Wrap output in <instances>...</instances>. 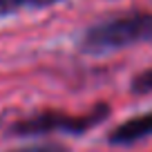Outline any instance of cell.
<instances>
[{
    "label": "cell",
    "mask_w": 152,
    "mask_h": 152,
    "mask_svg": "<svg viewBox=\"0 0 152 152\" xmlns=\"http://www.w3.org/2000/svg\"><path fill=\"white\" fill-rule=\"evenodd\" d=\"M139 43H152V14L148 11L116 16L87 27L81 38V49L87 54H107Z\"/></svg>",
    "instance_id": "6da1fadb"
},
{
    "label": "cell",
    "mask_w": 152,
    "mask_h": 152,
    "mask_svg": "<svg viewBox=\"0 0 152 152\" xmlns=\"http://www.w3.org/2000/svg\"><path fill=\"white\" fill-rule=\"evenodd\" d=\"M132 92L134 94H152V69H145L132 78Z\"/></svg>",
    "instance_id": "5b68a950"
},
{
    "label": "cell",
    "mask_w": 152,
    "mask_h": 152,
    "mask_svg": "<svg viewBox=\"0 0 152 152\" xmlns=\"http://www.w3.org/2000/svg\"><path fill=\"white\" fill-rule=\"evenodd\" d=\"M107 105L99 103L94 110L85 114H69L61 110H36L31 114L18 116L7 125L11 134L20 137H34V134H49V132H67V134H81L85 130L99 125L107 116Z\"/></svg>",
    "instance_id": "7a4b0ae2"
},
{
    "label": "cell",
    "mask_w": 152,
    "mask_h": 152,
    "mask_svg": "<svg viewBox=\"0 0 152 152\" xmlns=\"http://www.w3.org/2000/svg\"><path fill=\"white\" fill-rule=\"evenodd\" d=\"M150 137H152V112H145L119 123L107 134V141L112 145H130V143H137L141 139H150Z\"/></svg>",
    "instance_id": "3957f363"
},
{
    "label": "cell",
    "mask_w": 152,
    "mask_h": 152,
    "mask_svg": "<svg viewBox=\"0 0 152 152\" xmlns=\"http://www.w3.org/2000/svg\"><path fill=\"white\" fill-rule=\"evenodd\" d=\"M11 152H69V148L61 145V143H36V145H25Z\"/></svg>",
    "instance_id": "8992f818"
},
{
    "label": "cell",
    "mask_w": 152,
    "mask_h": 152,
    "mask_svg": "<svg viewBox=\"0 0 152 152\" xmlns=\"http://www.w3.org/2000/svg\"><path fill=\"white\" fill-rule=\"evenodd\" d=\"M58 2H65V0H0V18L25 9H47Z\"/></svg>",
    "instance_id": "277c9868"
}]
</instances>
